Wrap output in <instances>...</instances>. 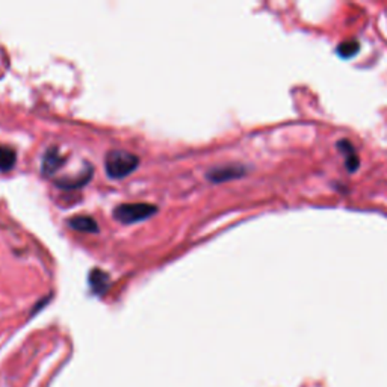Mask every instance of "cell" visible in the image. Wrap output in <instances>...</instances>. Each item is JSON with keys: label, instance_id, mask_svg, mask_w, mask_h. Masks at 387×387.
Listing matches in <instances>:
<instances>
[{"label": "cell", "instance_id": "1", "mask_svg": "<svg viewBox=\"0 0 387 387\" xmlns=\"http://www.w3.org/2000/svg\"><path fill=\"white\" fill-rule=\"evenodd\" d=\"M140 165V158L126 150H112L106 155L105 168L110 179H124Z\"/></svg>", "mask_w": 387, "mask_h": 387}, {"label": "cell", "instance_id": "2", "mask_svg": "<svg viewBox=\"0 0 387 387\" xmlns=\"http://www.w3.org/2000/svg\"><path fill=\"white\" fill-rule=\"evenodd\" d=\"M158 212L156 206L148 205V203H128V205H120L114 210V218L123 224H133L140 222Z\"/></svg>", "mask_w": 387, "mask_h": 387}, {"label": "cell", "instance_id": "3", "mask_svg": "<svg viewBox=\"0 0 387 387\" xmlns=\"http://www.w3.org/2000/svg\"><path fill=\"white\" fill-rule=\"evenodd\" d=\"M245 174V168L241 165H226L214 168L207 172V179L214 183H222L233 179H239Z\"/></svg>", "mask_w": 387, "mask_h": 387}, {"label": "cell", "instance_id": "4", "mask_svg": "<svg viewBox=\"0 0 387 387\" xmlns=\"http://www.w3.org/2000/svg\"><path fill=\"white\" fill-rule=\"evenodd\" d=\"M64 162H66V158L62 156L59 153V150L56 147H52V148H48L44 158H43V165H41V171L44 176L50 177V176H53V174L64 165Z\"/></svg>", "mask_w": 387, "mask_h": 387}, {"label": "cell", "instance_id": "5", "mask_svg": "<svg viewBox=\"0 0 387 387\" xmlns=\"http://www.w3.org/2000/svg\"><path fill=\"white\" fill-rule=\"evenodd\" d=\"M93 172H94L93 167L86 165L85 171L82 174H79V176L59 179V180H56V185L59 186V188H62V190H76V188H81V186L86 185V183H88L91 180Z\"/></svg>", "mask_w": 387, "mask_h": 387}, {"label": "cell", "instance_id": "6", "mask_svg": "<svg viewBox=\"0 0 387 387\" xmlns=\"http://www.w3.org/2000/svg\"><path fill=\"white\" fill-rule=\"evenodd\" d=\"M68 226L78 232H85V233H97L98 232V224L96 222L94 218L91 217H73L68 220Z\"/></svg>", "mask_w": 387, "mask_h": 387}, {"label": "cell", "instance_id": "7", "mask_svg": "<svg viewBox=\"0 0 387 387\" xmlns=\"http://www.w3.org/2000/svg\"><path fill=\"white\" fill-rule=\"evenodd\" d=\"M109 276L100 269H93L90 272V286L94 294H103L109 288Z\"/></svg>", "mask_w": 387, "mask_h": 387}, {"label": "cell", "instance_id": "8", "mask_svg": "<svg viewBox=\"0 0 387 387\" xmlns=\"http://www.w3.org/2000/svg\"><path fill=\"white\" fill-rule=\"evenodd\" d=\"M17 162V153L14 148L6 147V145H0V171L5 172L14 168Z\"/></svg>", "mask_w": 387, "mask_h": 387}, {"label": "cell", "instance_id": "9", "mask_svg": "<svg viewBox=\"0 0 387 387\" xmlns=\"http://www.w3.org/2000/svg\"><path fill=\"white\" fill-rule=\"evenodd\" d=\"M360 50V44L356 40H348L344 41L342 44H339L338 47V55H341L344 59H349L358 53Z\"/></svg>", "mask_w": 387, "mask_h": 387}, {"label": "cell", "instance_id": "10", "mask_svg": "<svg viewBox=\"0 0 387 387\" xmlns=\"http://www.w3.org/2000/svg\"><path fill=\"white\" fill-rule=\"evenodd\" d=\"M338 148L341 150L342 153H345V156H346V158H348V156H353V155H356V153H354V147H353V144L349 143V141H346V140L339 141V143H338Z\"/></svg>", "mask_w": 387, "mask_h": 387}, {"label": "cell", "instance_id": "11", "mask_svg": "<svg viewBox=\"0 0 387 387\" xmlns=\"http://www.w3.org/2000/svg\"><path fill=\"white\" fill-rule=\"evenodd\" d=\"M358 165H360V160H358V158L356 155L346 158V168H348V171H356L358 168Z\"/></svg>", "mask_w": 387, "mask_h": 387}]
</instances>
